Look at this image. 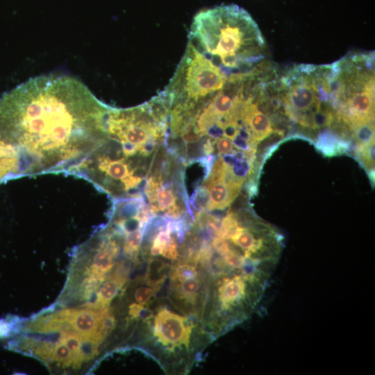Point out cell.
Returning <instances> with one entry per match:
<instances>
[{"label":"cell","instance_id":"cell-1","mask_svg":"<svg viewBox=\"0 0 375 375\" xmlns=\"http://www.w3.org/2000/svg\"><path fill=\"white\" fill-rule=\"evenodd\" d=\"M110 106L68 76L31 78L0 101V139L19 176L73 172L107 139Z\"/></svg>","mask_w":375,"mask_h":375},{"label":"cell","instance_id":"cell-2","mask_svg":"<svg viewBox=\"0 0 375 375\" xmlns=\"http://www.w3.org/2000/svg\"><path fill=\"white\" fill-rule=\"evenodd\" d=\"M188 40L227 76L250 72L265 56V41L258 24L235 4L199 12Z\"/></svg>","mask_w":375,"mask_h":375},{"label":"cell","instance_id":"cell-3","mask_svg":"<svg viewBox=\"0 0 375 375\" xmlns=\"http://www.w3.org/2000/svg\"><path fill=\"white\" fill-rule=\"evenodd\" d=\"M278 88L286 113L303 127L315 112L336 109L332 64L294 65L281 76Z\"/></svg>","mask_w":375,"mask_h":375},{"label":"cell","instance_id":"cell-4","mask_svg":"<svg viewBox=\"0 0 375 375\" xmlns=\"http://www.w3.org/2000/svg\"><path fill=\"white\" fill-rule=\"evenodd\" d=\"M228 76L188 40L168 85L160 93L168 106L193 103L222 89Z\"/></svg>","mask_w":375,"mask_h":375},{"label":"cell","instance_id":"cell-5","mask_svg":"<svg viewBox=\"0 0 375 375\" xmlns=\"http://www.w3.org/2000/svg\"><path fill=\"white\" fill-rule=\"evenodd\" d=\"M192 326L188 319L166 308L160 310L154 319L153 334L165 346L188 347Z\"/></svg>","mask_w":375,"mask_h":375},{"label":"cell","instance_id":"cell-6","mask_svg":"<svg viewBox=\"0 0 375 375\" xmlns=\"http://www.w3.org/2000/svg\"><path fill=\"white\" fill-rule=\"evenodd\" d=\"M107 308L100 310L66 309L56 312L59 318L67 322L71 328L83 337L91 338L98 342V333L101 322L108 312Z\"/></svg>","mask_w":375,"mask_h":375},{"label":"cell","instance_id":"cell-7","mask_svg":"<svg viewBox=\"0 0 375 375\" xmlns=\"http://www.w3.org/2000/svg\"><path fill=\"white\" fill-rule=\"evenodd\" d=\"M119 251V244L116 240L111 239L103 243L94 256L91 273L105 276L112 269Z\"/></svg>","mask_w":375,"mask_h":375},{"label":"cell","instance_id":"cell-8","mask_svg":"<svg viewBox=\"0 0 375 375\" xmlns=\"http://www.w3.org/2000/svg\"><path fill=\"white\" fill-rule=\"evenodd\" d=\"M125 282L124 278L116 276L106 281L97 292V299L92 306L94 308H103L109 304L116 296L119 290Z\"/></svg>","mask_w":375,"mask_h":375},{"label":"cell","instance_id":"cell-9","mask_svg":"<svg viewBox=\"0 0 375 375\" xmlns=\"http://www.w3.org/2000/svg\"><path fill=\"white\" fill-rule=\"evenodd\" d=\"M172 283L179 298L191 303L196 300L201 287L199 275Z\"/></svg>","mask_w":375,"mask_h":375},{"label":"cell","instance_id":"cell-10","mask_svg":"<svg viewBox=\"0 0 375 375\" xmlns=\"http://www.w3.org/2000/svg\"><path fill=\"white\" fill-rule=\"evenodd\" d=\"M169 265L159 259H151L146 274L147 284L158 290L167 276Z\"/></svg>","mask_w":375,"mask_h":375},{"label":"cell","instance_id":"cell-11","mask_svg":"<svg viewBox=\"0 0 375 375\" xmlns=\"http://www.w3.org/2000/svg\"><path fill=\"white\" fill-rule=\"evenodd\" d=\"M350 131L358 147L374 142V121H362L355 123L350 126Z\"/></svg>","mask_w":375,"mask_h":375},{"label":"cell","instance_id":"cell-12","mask_svg":"<svg viewBox=\"0 0 375 375\" xmlns=\"http://www.w3.org/2000/svg\"><path fill=\"white\" fill-rule=\"evenodd\" d=\"M317 145L324 153L328 156L335 155L340 153V150L347 149L345 142L331 131H326L319 135Z\"/></svg>","mask_w":375,"mask_h":375},{"label":"cell","instance_id":"cell-13","mask_svg":"<svg viewBox=\"0 0 375 375\" xmlns=\"http://www.w3.org/2000/svg\"><path fill=\"white\" fill-rule=\"evenodd\" d=\"M60 340L61 343L66 345L71 351L74 366H79L82 362L79 356L82 335L76 331H74L71 329L65 330L62 331Z\"/></svg>","mask_w":375,"mask_h":375},{"label":"cell","instance_id":"cell-14","mask_svg":"<svg viewBox=\"0 0 375 375\" xmlns=\"http://www.w3.org/2000/svg\"><path fill=\"white\" fill-rule=\"evenodd\" d=\"M144 230V228H138L125 233L124 251L130 258H134L138 256L142 242Z\"/></svg>","mask_w":375,"mask_h":375},{"label":"cell","instance_id":"cell-15","mask_svg":"<svg viewBox=\"0 0 375 375\" xmlns=\"http://www.w3.org/2000/svg\"><path fill=\"white\" fill-rule=\"evenodd\" d=\"M358 154L362 165L369 172H374V142L358 147Z\"/></svg>","mask_w":375,"mask_h":375},{"label":"cell","instance_id":"cell-16","mask_svg":"<svg viewBox=\"0 0 375 375\" xmlns=\"http://www.w3.org/2000/svg\"><path fill=\"white\" fill-rule=\"evenodd\" d=\"M99 343L89 337H83L81 343L79 356L82 361L92 358L97 353Z\"/></svg>","mask_w":375,"mask_h":375},{"label":"cell","instance_id":"cell-17","mask_svg":"<svg viewBox=\"0 0 375 375\" xmlns=\"http://www.w3.org/2000/svg\"><path fill=\"white\" fill-rule=\"evenodd\" d=\"M195 267L187 263H181L173 267L171 272L172 282L180 281L186 278L197 276Z\"/></svg>","mask_w":375,"mask_h":375},{"label":"cell","instance_id":"cell-18","mask_svg":"<svg viewBox=\"0 0 375 375\" xmlns=\"http://www.w3.org/2000/svg\"><path fill=\"white\" fill-rule=\"evenodd\" d=\"M171 236L170 230L166 226L165 229L160 228L153 240V243L151 247V254L158 256L161 254V252L165 245L167 244Z\"/></svg>","mask_w":375,"mask_h":375},{"label":"cell","instance_id":"cell-19","mask_svg":"<svg viewBox=\"0 0 375 375\" xmlns=\"http://www.w3.org/2000/svg\"><path fill=\"white\" fill-rule=\"evenodd\" d=\"M51 359L58 361L65 366H68L73 362V357L71 351L62 343H59L54 346Z\"/></svg>","mask_w":375,"mask_h":375},{"label":"cell","instance_id":"cell-20","mask_svg":"<svg viewBox=\"0 0 375 375\" xmlns=\"http://www.w3.org/2000/svg\"><path fill=\"white\" fill-rule=\"evenodd\" d=\"M177 238L176 234L171 231L170 238L161 252L163 257L171 260H175L178 258Z\"/></svg>","mask_w":375,"mask_h":375},{"label":"cell","instance_id":"cell-21","mask_svg":"<svg viewBox=\"0 0 375 375\" xmlns=\"http://www.w3.org/2000/svg\"><path fill=\"white\" fill-rule=\"evenodd\" d=\"M212 142L219 156L228 154L233 151V143L230 138L222 136L212 140Z\"/></svg>","mask_w":375,"mask_h":375},{"label":"cell","instance_id":"cell-22","mask_svg":"<svg viewBox=\"0 0 375 375\" xmlns=\"http://www.w3.org/2000/svg\"><path fill=\"white\" fill-rule=\"evenodd\" d=\"M156 291L155 288L151 286L140 287L135 291V299L140 304H147L151 300Z\"/></svg>","mask_w":375,"mask_h":375},{"label":"cell","instance_id":"cell-23","mask_svg":"<svg viewBox=\"0 0 375 375\" xmlns=\"http://www.w3.org/2000/svg\"><path fill=\"white\" fill-rule=\"evenodd\" d=\"M54 346L49 342H43L39 344H37L35 352L36 356L44 360H49L51 359L52 352Z\"/></svg>","mask_w":375,"mask_h":375},{"label":"cell","instance_id":"cell-24","mask_svg":"<svg viewBox=\"0 0 375 375\" xmlns=\"http://www.w3.org/2000/svg\"><path fill=\"white\" fill-rule=\"evenodd\" d=\"M129 315L133 318H149L152 314L150 310L145 308L142 304L133 303L130 306Z\"/></svg>","mask_w":375,"mask_h":375},{"label":"cell","instance_id":"cell-25","mask_svg":"<svg viewBox=\"0 0 375 375\" xmlns=\"http://www.w3.org/2000/svg\"><path fill=\"white\" fill-rule=\"evenodd\" d=\"M12 331V326L6 319H0V338H6L10 336Z\"/></svg>","mask_w":375,"mask_h":375}]
</instances>
